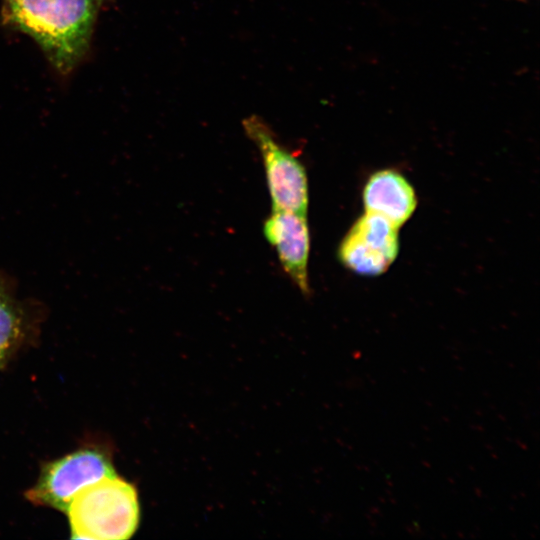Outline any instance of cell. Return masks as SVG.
<instances>
[{
  "label": "cell",
  "instance_id": "7a4b0ae2",
  "mask_svg": "<svg viewBox=\"0 0 540 540\" xmlns=\"http://www.w3.org/2000/svg\"><path fill=\"white\" fill-rule=\"evenodd\" d=\"M66 514L73 539H129L140 520L137 491L117 476L103 478L78 492Z\"/></svg>",
  "mask_w": 540,
  "mask_h": 540
},
{
  "label": "cell",
  "instance_id": "52a82bcc",
  "mask_svg": "<svg viewBox=\"0 0 540 540\" xmlns=\"http://www.w3.org/2000/svg\"><path fill=\"white\" fill-rule=\"evenodd\" d=\"M363 202L367 213L378 214L397 228L411 217L417 205L411 184L393 170L377 171L370 176L364 186Z\"/></svg>",
  "mask_w": 540,
  "mask_h": 540
},
{
  "label": "cell",
  "instance_id": "ba28073f",
  "mask_svg": "<svg viewBox=\"0 0 540 540\" xmlns=\"http://www.w3.org/2000/svg\"><path fill=\"white\" fill-rule=\"evenodd\" d=\"M20 332V319L9 297L0 290V365Z\"/></svg>",
  "mask_w": 540,
  "mask_h": 540
},
{
  "label": "cell",
  "instance_id": "6da1fadb",
  "mask_svg": "<svg viewBox=\"0 0 540 540\" xmlns=\"http://www.w3.org/2000/svg\"><path fill=\"white\" fill-rule=\"evenodd\" d=\"M98 8L95 0H3L1 21L31 37L67 75L89 50Z\"/></svg>",
  "mask_w": 540,
  "mask_h": 540
},
{
  "label": "cell",
  "instance_id": "9c48e42d",
  "mask_svg": "<svg viewBox=\"0 0 540 540\" xmlns=\"http://www.w3.org/2000/svg\"><path fill=\"white\" fill-rule=\"evenodd\" d=\"M104 0H95L96 4L98 7H100V5L103 3Z\"/></svg>",
  "mask_w": 540,
  "mask_h": 540
},
{
  "label": "cell",
  "instance_id": "277c9868",
  "mask_svg": "<svg viewBox=\"0 0 540 540\" xmlns=\"http://www.w3.org/2000/svg\"><path fill=\"white\" fill-rule=\"evenodd\" d=\"M115 476L110 460L103 453L82 450L49 463L27 497L35 504L66 513L72 499L83 488Z\"/></svg>",
  "mask_w": 540,
  "mask_h": 540
},
{
  "label": "cell",
  "instance_id": "5b68a950",
  "mask_svg": "<svg viewBox=\"0 0 540 540\" xmlns=\"http://www.w3.org/2000/svg\"><path fill=\"white\" fill-rule=\"evenodd\" d=\"M398 250V228L386 218L366 212L341 241L338 255L355 273L377 276L387 270Z\"/></svg>",
  "mask_w": 540,
  "mask_h": 540
},
{
  "label": "cell",
  "instance_id": "8992f818",
  "mask_svg": "<svg viewBox=\"0 0 540 540\" xmlns=\"http://www.w3.org/2000/svg\"><path fill=\"white\" fill-rule=\"evenodd\" d=\"M263 233L275 248L285 273L303 294H308L310 234L306 214L272 210L264 222Z\"/></svg>",
  "mask_w": 540,
  "mask_h": 540
},
{
  "label": "cell",
  "instance_id": "3957f363",
  "mask_svg": "<svg viewBox=\"0 0 540 540\" xmlns=\"http://www.w3.org/2000/svg\"><path fill=\"white\" fill-rule=\"evenodd\" d=\"M243 127L261 154L272 210L306 214L308 181L302 163L276 140L272 130L259 117L244 119Z\"/></svg>",
  "mask_w": 540,
  "mask_h": 540
}]
</instances>
